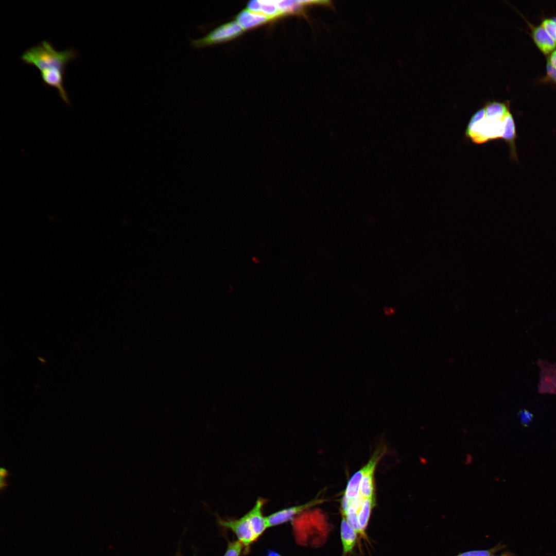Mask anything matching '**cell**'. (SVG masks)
Wrapping results in <instances>:
<instances>
[{
    "instance_id": "1",
    "label": "cell",
    "mask_w": 556,
    "mask_h": 556,
    "mask_svg": "<svg viewBox=\"0 0 556 556\" xmlns=\"http://www.w3.org/2000/svg\"><path fill=\"white\" fill-rule=\"evenodd\" d=\"M470 340L467 309L437 288L350 309L285 244L161 298L124 356L164 390L199 393L236 424L343 415L390 433L402 390Z\"/></svg>"
}]
</instances>
